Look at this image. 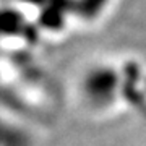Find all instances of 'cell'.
<instances>
[{"label": "cell", "mask_w": 146, "mask_h": 146, "mask_svg": "<svg viewBox=\"0 0 146 146\" xmlns=\"http://www.w3.org/2000/svg\"><path fill=\"white\" fill-rule=\"evenodd\" d=\"M0 146H29V140L25 131L0 122Z\"/></svg>", "instance_id": "2"}, {"label": "cell", "mask_w": 146, "mask_h": 146, "mask_svg": "<svg viewBox=\"0 0 146 146\" xmlns=\"http://www.w3.org/2000/svg\"><path fill=\"white\" fill-rule=\"evenodd\" d=\"M120 76L114 65L98 63L81 76L80 93L86 104L94 110H107L119 98Z\"/></svg>", "instance_id": "1"}]
</instances>
